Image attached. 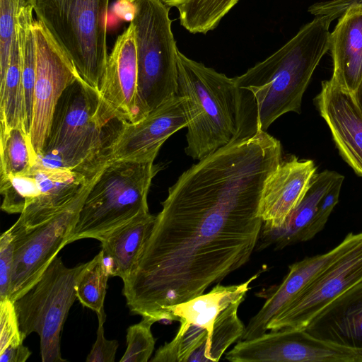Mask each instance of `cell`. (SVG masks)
I'll use <instances>...</instances> for the list:
<instances>
[{
  "instance_id": "obj_30",
  "label": "cell",
  "mask_w": 362,
  "mask_h": 362,
  "mask_svg": "<svg viewBox=\"0 0 362 362\" xmlns=\"http://www.w3.org/2000/svg\"><path fill=\"white\" fill-rule=\"evenodd\" d=\"M21 0H0V81L6 75Z\"/></svg>"
},
{
  "instance_id": "obj_8",
  "label": "cell",
  "mask_w": 362,
  "mask_h": 362,
  "mask_svg": "<svg viewBox=\"0 0 362 362\" xmlns=\"http://www.w3.org/2000/svg\"><path fill=\"white\" fill-rule=\"evenodd\" d=\"M84 264L67 267L56 256L36 282L13 301L23 334L35 332L40 337L42 362L66 361L60 335L77 298L76 279Z\"/></svg>"
},
{
  "instance_id": "obj_1",
  "label": "cell",
  "mask_w": 362,
  "mask_h": 362,
  "mask_svg": "<svg viewBox=\"0 0 362 362\" xmlns=\"http://www.w3.org/2000/svg\"><path fill=\"white\" fill-rule=\"evenodd\" d=\"M265 177L248 160L214 153L168 189L136 263L123 281L132 314L170 321L173 306L204 293L256 249Z\"/></svg>"
},
{
  "instance_id": "obj_5",
  "label": "cell",
  "mask_w": 362,
  "mask_h": 362,
  "mask_svg": "<svg viewBox=\"0 0 362 362\" xmlns=\"http://www.w3.org/2000/svg\"><path fill=\"white\" fill-rule=\"evenodd\" d=\"M109 0H33L37 20L71 60L80 78L99 93L107 63Z\"/></svg>"
},
{
  "instance_id": "obj_24",
  "label": "cell",
  "mask_w": 362,
  "mask_h": 362,
  "mask_svg": "<svg viewBox=\"0 0 362 362\" xmlns=\"http://www.w3.org/2000/svg\"><path fill=\"white\" fill-rule=\"evenodd\" d=\"M16 127L27 130L17 28L11 45L8 66L4 78L0 81V130L6 131Z\"/></svg>"
},
{
  "instance_id": "obj_21",
  "label": "cell",
  "mask_w": 362,
  "mask_h": 362,
  "mask_svg": "<svg viewBox=\"0 0 362 362\" xmlns=\"http://www.w3.org/2000/svg\"><path fill=\"white\" fill-rule=\"evenodd\" d=\"M331 79L353 96L362 81V7L348 8L330 32Z\"/></svg>"
},
{
  "instance_id": "obj_2",
  "label": "cell",
  "mask_w": 362,
  "mask_h": 362,
  "mask_svg": "<svg viewBox=\"0 0 362 362\" xmlns=\"http://www.w3.org/2000/svg\"><path fill=\"white\" fill-rule=\"evenodd\" d=\"M332 21L328 16H315L269 57L233 77L258 130L267 132L287 112L300 113L303 94L329 51Z\"/></svg>"
},
{
  "instance_id": "obj_17",
  "label": "cell",
  "mask_w": 362,
  "mask_h": 362,
  "mask_svg": "<svg viewBox=\"0 0 362 362\" xmlns=\"http://www.w3.org/2000/svg\"><path fill=\"white\" fill-rule=\"evenodd\" d=\"M316 170L313 160L282 158L262 188L258 214L263 228L274 229L284 223L305 196Z\"/></svg>"
},
{
  "instance_id": "obj_4",
  "label": "cell",
  "mask_w": 362,
  "mask_h": 362,
  "mask_svg": "<svg viewBox=\"0 0 362 362\" xmlns=\"http://www.w3.org/2000/svg\"><path fill=\"white\" fill-rule=\"evenodd\" d=\"M113 119H117L103 105L98 93L78 78L59 100L35 166L95 172L107 162V148L117 130L105 132Z\"/></svg>"
},
{
  "instance_id": "obj_34",
  "label": "cell",
  "mask_w": 362,
  "mask_h": 362,
  "mask_svg": "<svg viewBox=\"0 0 362 362\" xmlns=\"http://www.w3.org/2000/svg\"><path fill=\"white\" fill-rule=\"evenodd\" d=\"M106 317H98V327L96 340L88 354L87 362H113L119 346L117 340H108L104 335L103 325Z\"/></svg>"
},
{
  "instance_id": "obj_23",
  "label": "cell",
  "mask_w": 362,
  "mask_h": 362,
  "mask_svg": "<svg viewBox=\"0 0 362 362\" xmlns=\"http://www.w3.org/2000/svg\"><path fill=\"white\" fill-rule=\"evenodd\" d=\"M156 216L141 213L112 230L100 240L110 276L126 279L133 270L153 227Z\"/></svg>"
},
{
  "instance_id": "obj_12",
  "label": "cell",
  "mask_w": 362,
  "mask_h": 362,
  "mask_svg": "<svg viewBox=\"0 0 362 362\" xmlns=\"http://www.w3.org/2000/svg\"><path fill=\"white\" fill-rule=\"evenodd\" d=\"M362 281V231L359 240L326 267L267 326V330L305 329L325 307Z\"/></svg>"
},
{
  "instance_id": "obj_33",
  "label": "cell",
  "mask_w": 362,
  "mask_h": 362,
  "mask_svg": "<svg viewBox=\"0 0 362 362\" xmlns=\"http://www.w3.org/2000/svg\"><path fill=\"white\" fill-rule=\"evenodd\" d=\"M13 259V236L8 229L0 237V300L9 298Z\"/></svg>"
},
{
  "instance_id": "obj_20",
  "label": "cell",
  "mask_w": 362,
  "mask_h": 362,
  "mask_svg": "<svg viewBox=\"0 0 362 362\" xmlns=\"http://www.w3.org/2000/svg\"><path fill=\"white\" fill-rule=\"evenodd\" d=\"M305 330L335 346L362 350V281L329 303Z\"/></svg>"
},
{
  "instance_id": "obj_6",
  "label": "cell",
  "mask_w": 362,
  "mask_h": 362,
  "mask_svg": "<svg viewBox=\"0 0 362 362\" xmlns=\"http://www.w3.org/2000/svg\"><path fill=\"white\" fill-rule=\"evenodd\" d=\"M154 161L108 162L87 194L69 244L105 234L149 211L147 197L153 178L161 169Z\"/></svg>"
},
{
  "instance_id": "obj_32",
  "label": "cell",
  "mask_w": 362,
  "mask_h": 362,
  "mask_svg": "<svg viewBox=\"0 0 362 362\" xmlns=\"http://www.w3.org/2000/svg\"><path fill=\"white\" fill-rule=\"evenodd\" d=\"M344 180V177L341 175L320 199L307 233V240L313 238L325 227L332 210L339 202Z\"/></svg>"
},
{
  "instance_id": "obj_10",
  "label": "cell",
  "mask_w": 362,
  "mask_h": 362,
  "mask_svg": "<svg viewBox=\"0 0 362 362\" xmlns=\"http://www.w3.org/2000/svg\"><path fill=\"white\" fill-rule=\"evenodd\" d=\"M261 272L240 284H218L207 293L170 308V321L185 322L206 332L209 362L219 361L230 345L241 339L245 327L238 310L250 290V284Z\"/></svg>"
},
{
  "instance_id": "obj_19",
  "label": "cell",
  "mask_w": 362,
  "mask_h": 362,
  "mask_svg": "<svg viewBox=\"0 0 362 362\" xmlns=\"http://www.w3.org/2000/svg\"><path fill=\"white\" fill-rule=\"evenodd\" d=\"M30 172L36 180L39 195L10 227L14 230L35 226L57 214L72 202L83 185L98 173L87 174L68 168L41 166H35Z\"/></svg>"
},
{
  "instance_id": "obj_35",
  "label": "cell",
  "mask_w": 362,
  "mask_h": 362,
  "mask_svg": "<svg viewBox=\"0 0 362 362\" xmlns=\"http://www.w3.org/2000/svg\"><path fill=\"white\" fill-rule=\"evenodd\" d=\"M362 7V0H327L310 5L308 11L312 15L328 16L333 21L339 18L350 6Z\"/></svg>"
},
{
  "instance_id": "obj_16",
  "label": "cell",
  "mask_w": 362,
  "mask_h": 362,
  "mask_svg": "<svg viewBox=\"0 0 362 362\" xmlns=\"http://www.w3.org/2000/svg\"><path fill=\"white\" fill-rule=\"evenodd\" d=\"M137 76L134 29L130 23L117 37L108 56L98 93L103 105L122 122L139 121Z\"/></svg>"
},
{
  "instance_id": "obj_18",
  "label": "cell",
  "mask_w": 362,
  "mask_h": 362,
  "mask_svg": "<svg viewBox=\"0 0 362 362\" xmlns=\"http://www.w3.org/2000/svg\"><path fill=\"white\" fill-rule=\"evenodd\" d=\"M315 100L341 157L362 177V112L354 98L329 78Z\"/></svg>"
},
{
  "instance_id": "obj_7",
  "label": "cell",
  "mask_w": 362,
  "mask_h": 362,
  "mask_svg": "<svg viewBox=\"0 0 362 362\" xmlns=\"http://www.w3.org/2000/svg\"><path fill=\"white\" fill-rule=\"evenodd\" d=\"M131 23L137 57L139 120L177 95L178 48L170 6L161 0H136Z\"/></svg>"
},
{
  "instance_id": "obj_31",
  "label": "cell",
  "mask_w": 362,
  "mask_h": 362,
  "mask_svg": "<svg viewBox=\"0 0 362 362\" xmlns=\"http://www.w3.org/2000/svg\"><path fill=\"white\" fill-rule=\"evenodd\" d=\"M0 351L8 346L23 343L26 338L21 332L13 302L0 300Z\"/></svg>"
},
{
  "instance_id": "obj_36",
  "label": "cell",
  "mask_w": 362,
  "mask_h": 362,
  "mask_svg": "<svg viewBox=\"0 0 362 362\" xmlns=\"http://www.w3.org/2000/svg\"><path fill=\"white\" fill-rule=\"evenodd\" d=\"M31 354L28 347L23 343L8 346L0 351V362H25Z\"/></svg>"
},
{
  "instance_id": "obj_28",
  "label": "cell",
  "mask_w": 362,
  "mask_h": 362,
  "mask_svg": "<svg viewBox=\"0 0 362 362\" xmlns=\"http://www.w3.org/2000/svg\"><path fill=\"white\" fill-rule=\"evenodd\" d=\"M2 211L21 214L37 198L39 190L31 172L0 178Z\"/></svg>"
},
{
  "instance_id": "obj_37",
  "label": "cell",
  "mask_w": 362,
  "mask_h": 362,
  "mask_svg": "<svg viewBox=\"0 0 362 362\" xmlns=\"http://www.w3.org/2000/svg\"><path fill=\"white\" fill-rule=\"evenodd\" d=\"M353 97L362 112V81Z\"/></svg>"
},
{
  "instance_id": "obj_26",
  "label": "cell",
  "mask_w": 362,
  "mask_h": 362,
  "mask_svg": "<svg viewBox=\"0 0 362 362\" xmlns=\"http://www.w3.org/2000/svg\"><path fill=\"white\" fill-rule=\"evenodd\" d=\"M37 160L30 134L24 127L0 130V178L28 173Z\"/></svg>"
},
{
  "instance_id": "obj_27",
  "label": "cell",
  "mask_w": 362,
  "mask_h": 362,
  "mask_svg": "<svg viewBox=\"0 0 362 362\" xmlns=\"http://www.w3.org/2000/svg\"><path fill=\"white\" fill-rule=\"evenodd\" d=\"M110 274L101 251L85 263L76 279V290L81 303L98 317H105L104 301Z\"/></svg>"
},
{
  "instance_id": "obj_38",
  "label": "cell",
  "mask_w": 362,
  "mask_h": 362,
  "mask_svg": "<svg viewBox=\"0 0 362 362\" xmlns=\"http://www.w3.org/2000/svg\"><path fill=\"white\" fill-rule=\"evenodd\" d=\"M161 1L170 7L173 6V7L177 8L180 5L183 4L185 2H186L187 0H161Z\"/></svg>"
},
{
  "instance_id": "obj_40",
  "label": "cell",
  "mask_w": 362,
  "mask_h": 362,
  "mask_svg": "<svg viewBox=\"0 0 362 362\" xmlns=\"http://www.w3.org/2000/svg\"><path fill=\"white\" fill-rule=\"evenodd\" d=\"M358 356V358H359V361L360 362H362V350H358V351H355Z\"/></svg>"
},
{
  "instance_id": "obj_15",
  "label": "cell",
  "mask_w": 362,
  "mask_h": 362,
  "mask_svg": "<svg viewBox=\"0 0 362 362\" xmlns=\"http://www.w3.org/2000/svg\"><path fill=\"white\" fill-rule=\"evenodd\" d=\"M361 236V232L349 233L328 252L305 257L291 264L281 284L258 294L265 298V302L249 321L240 340L252 339L266 333L269 321L334 259L353 246Z\"/></svg>"
},
{
  "instance_id": "obj_13",
  "label": "cell",
  "mask_w": 362,
  "mask_h": 362,
  "mask_svg": "<svg viewBox=\"0 0 362 362\" xmlns=\"http://www.w3.org/2000/svg\"><path fill=\"white\" fill-rule=\"evenodd\" d=\"M231 362H360L352 349L318 339L305 329L270 330L240 340L226 354Z\"/></svg>"
},
{
  "instance_id": "obj_11",
  "label": "cell",
  "mask_w": 362,
  "mask_h": 362,
  "mask_svg": "<svg viewBox=\"0 0 362 362\" xmlns=\"http://www.w3.org/2000/svg\"><path fill=\"white\" fill-rule=\"evenodd\" d=\"M34 31L36 78L30 136L38 156L47 139L59 98L80 76L69 57L37 19L34 21Z\"/></svg>"
},
{
  "instance_id": "obj_39",
  "label": "cell",
  "mask_w": 362,
  "mask_h": 362,
  "mask_svg": "<svg viewBox=\"0 0 362 362\" xmlns=\"http://www.w3.org/2000/svg\"><path fill=\"white\" fill-rule=\"evenodd\" d=\"M33 0H21L23 6H31Z\"/></svg>"
},
{
  "instance_id": "obj_22",
  "label": "cell",
  "mask_w": 362,
  "mask_h": 362,
  "mask_svg": "<svg viewBox=\"0 0 362 362\" xmlns=\"http://www.w3.org/2000/svg\"><path fill=\"white\" fill-rule=\"evenodd\" d=\"M342 175L325 170L316 173L305 196L279 228L268 229L262 227L255 250L268 247L283 249L285 247L307 241L308 228L313 220L318 203L324 194Z\"/></svg>"
},
{
  "instance_id": "obj_41",
  "label": "cell",
  "mask_w": 362,
  "mask_h": 362,
  "mask_svg": "<svg viewBox=\"0 0 362 362\" xmlns=\"http://www.w3.org/2000/svg\"><path fill=\"white\" fill-rule=\"evenodd\" d=\"M122 1H126V2H128V3H134V1H136V0H121Z\"/></svg>"
},
{
  "instance_id": "obj_25",
  "label": "cell",
  "mask_w": 362,
  "mask_h": 362,
  "mask_svg": "<svg viewBox=\"0 0 362 362\" xmlns=\"http://www.w3.org/2000/svg\"><path fill=\"white\" fill-rule=\"evenodd\" d=\"M33 12L32 6H21L16 25L21 54L26 129L29 134L36 78V40Z\"/></svg>"
},
{
  "instance_id": "obj_9",
  "label": "cell",
  "mask_w": 362,
  "mask_h": 362,
  "mask_svg": "<svg viewBox=\"0 0 362 362\" xmlns=\"http://www.w3.org/2000/svg\"><path fill=\"white\" fill-rule=\"evenodd\" d=\"M103 168L83 185L66 207L54 216L33 227L16 230L8 228L14 242L9 293L12 301L36 282L58 252L69 244L83 202Z\"/></svg>"
},
{
  "instance_id": "obj_29",
  "label": "cell",
  "mask_w": 362,
  "mask_h": 362,
  "mask_svg": "<svg viewBox=\"0 0 362 362\" xmlns=\"http://www.w3.org/2000/svg\"><path fill=\"white\" fill-rule=\"evenodd\" d=\"M153 323L143 318L128 327L127 330V349L121 362H147L154 350L156 340L151 332Z\"/></svg>"
},
{
  "instance_id": "obj_3",
  "label": "cell",
  "mask_w": 362,
  "mask_h": 362,
  "mask_svg": "<svg viewBox=\"0 0 362 362\" xmlns=\"http://www.w3.org/2000/svg\"><path fill=\"white\" fill-rule=\"evenodd\" d=\"M177 95L185 99L188 124L185 153L199 160L258 131L234 78L177 50Z\"/></svg>"
},
{
  "instance_id": "obj_14",
  "label": "cell",
  "mask_w": 362,
  "mask_h": 362,
  "mask_svg": "<svg viewBox=\"0 0 362 362\" xmlns=\"http://www.w3.org/2000/svg\"><path fill=\"white\" fill-rule=\"evenodd\" d=\"M188 124L185 99L176 95L134 122H122L107 148V160L154 161L164 142Z\"/></svg>"
}]
</instances>
